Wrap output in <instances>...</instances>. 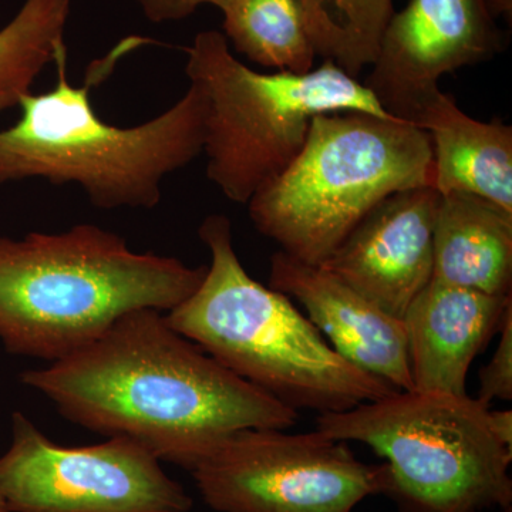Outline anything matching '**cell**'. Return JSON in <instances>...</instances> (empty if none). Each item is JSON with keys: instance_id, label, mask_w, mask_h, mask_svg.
I'll return each mask as SVG.
<instances>
[{"instance_id": "ffe728a7", "label": "cell", "mask_w": 512, "mask_h": 512, "mask_svg": "<svg viewBox=\"0 0 512 512\" xmlns=\"http://www.w3.org/2000/svg\"><path fill=\"white\" fill-rule=\"evenodd\" d=\"M143 10L146 18L153 23L178 22L187 19L204 5H217L220 0H134ZM311 19V0H303ZM313 33V32H312ZM315 39V37H313Z\"/></svg>"}, {"instance_id": "6da1fadb", "label": "cell", "mask_w": 512, "mask_h": 512, "mask_svg": "<svg viewBox=\"0 0 512 512\" xmlns=\"http://www.w3.org/2000/svg\"><path fill=\"white\" fill-rule=\"evenodd\" d=\"M20 380L64 419L134 441L187 471L235 431L289 430L299 420L154 309L128 313L86 348Z\"/></svg>"}, {"instance_id": "4fadbf2b", "label": "cell", "mask_w": 512, "mask_h": 512, "mask_svg": "<svg viewBox=\"0 0 512 512\" xmlns=\"http://www.w3.org/2000/svg\"><path fill=\"white\" fill-rule=\"evenodd\" d=\"M511 295L431 279L403 315L413 392L467 394L474 359L500 329Z\"/></svg>"}, {"instance_id": "d6986e66", "label": "cell", "mask_w": 512, "mask_h": 512, "mask_svg": "<svg viewBox=\"0 0 512 512\" xmlns=\"http://www.w3.org/2000/svg\"><path fill=\"white\" fill-rule=\"evenodd\" d=\"M498 333L497 348L478 375L477 400L485 407H490L495 400H512V303L504 313Z\"/></svg>"}, {"instance_id": "8fae6325", "label": "cell", "mask_w": 512, "mask_h": 512, "mask_svg": "<svg viewBox=\"0 0 512 512\" xmlns=\"http://www.w3.org/2000/svg\"><path fill=\"white\" fill-rule=\"evenodd\" d=\"M440 192L431 185L390 195L323 262V269L402 319L433 278Z\"/></svg>"}, {"instance_id": "5b68a950", "label": "cell", "mask_w": 512, "mask_h": 512, "mask_svg": "<svg viewBox=\"0 0 512 512\" xmlns=\"http://www.w3.org/2000/svg\"><path fill=\"white\" fill-rule=\"evenodd\" d=\"M433 180L423 128L360 111L319 114L295 160L249 200V218L279 251L319 266L380 202Z\"/></svg>"}, {"instance_id": "9c48e42d", "label": "cell", "mask_w": 512, "mask_h": 512, "mask_svg": "<svg viewBox=\"0 0 512 512\" xmlns=\"http://www.w3.org/2000/svg\"><path fill=\"white\" fill-rule=\"evenodd\" d=\"M160 463L123 437L59 446L15 412L12 443L0 457V498L10 512L191 511V495Z\"/></svg>"}, {"instance_id": "52a82bcc", "label": "cell", "mask_w": 512, "mask_h": 512, "mask_svg": "<svg viewBox=\"0 0 512 512\" xmlns=\"http://www.w3.org/2000/svg\"><path fill=\"white\" fill-rule=\"evenodd\" d=\"M488 410L468 394L394 392L318 414L316 430L383 458L384 495L400 512L504 510L512 507V451L495 436Z\"/></svg>"}, {"instance_id": "30bf717a", "label": "cell", "mask_w": 512, "mask_h": 512, "mask_svg": "<svg viewBox=\"0 0 512 512\" xmlns=\"http://www.w3.org/2000/svg\"><path fill=\"white\" fill-rule=\"evenodd\" d=\"M500 45L484 0H410L387 20L363 84L384 113L417 124L444 74L491 59Z\"/></svg>"}, {"instance_id": "ac0fdd59", "label": "cell", "mask_w": 512, "mask_h": 512, "mask_svg": "<svg viewBox=\"0 0 512 512\" xmlns=\"http://www.w3.org/2000/svg\"><path fill=\"white\" fill-rule=\"evenodd\" d=\"M393 0H311L313 37L319 56L359 76L375 60Z\"/></svg>"}, {"instance_id": "44dd1931", "label": "cell", "mask_w": 512, "mask_h": 512, "mask_svg": "<svg viewBox=\"0 0 512 512\" xmlns=\"http://www.w3.org/2000/svg\"><path fill=\"white\" fill-rule=\"evenodd\" d=\"M491 427L498 440L512 451V412L510 409L488 410Z\"/></svg>"}, {"instance_id": "8992f818", "label": "cell", "mask_w": 512, "mask_h": 512, "mask_svg": "<svg viewBox=\"0 0 512 512\" xmlns=\"http://www.w3.org/2000/svg\"><path fill=\"white\" fill-rule=\"evenodd\" d=\"M185 73L204 99L207 177L237 204L247 205L284 173L313 117L340 111L390 117L365 84L332 60L303 74L256 72L234 56L218 30L194 37Z\"/></svg>"}, {"instance_id": "2e32d148", "label": "cell", "mask_w": 512, "mask_h": 512, "mask_svg": "<svg viewBox=\"0 0 512 512\" xmlns=\"http://www.w3.org/2000/svg\"><path fill=\"white\" fill-rule=\"evenodd\" d=\"M229 46L252 63L303 74L319 56L303 0H220Z\"/></svg>"}, {"instance_id": "7c38bea8", "label": "cell", "mask_w": 512, "mask_h": 512, "mask_svg": "<svg viewBox=\"0 0 512 512\" xmlns=\"http://www.w3.org/2000/svg\"><path fill=\"white\" fill-rule=\"evenodd\" d=\"M269 288L301 303L343 359L399 392H413L406 329L322 266L303 264L282 251L269 265Z\"/></svg>"}, {"instance_id": "cb8c5ba5", "label": "cell", "mask_w": 512, "mask_h": 512, "mask_svg": "<svg viewBox=\"0 0 512 512\" xmlns=\"http://www.w3.org/2000/svg\"><path fill=\"white\" fill-rule=\"evenodd\" d=\"M501 512H512V507L504 508Z\"/></svg>"}, {"instance_id": "603a6c76", "label": "cell", "mask_w": 512, "mask_h": 512, "mask_svg": "<svg viewBox=\"0 0 512 512\" xmlns=\"http://www.w3.org/2000/svg\"><path fill=\"white\" fill-rule=\"evenodd\" d=\"M0 512H10L6 504L3 503L2 498H0Z\"/></svg>"}, {"instance_id": "7402d4cb", "label": "cell", "mask_w": 512, "mask_h": 512, "mask_svg": "<svg viewBox=\"0 0 512 512\" xmlns=\"http://www.w3.org/2000/svg\"><path fill=\"white\" fill-rule=\"evenodd\" d=\"M484 2L490 12L493 13L494 18H497V16L511 18L512 0H484Z\"/></svg>"}, {"instance_id": "3957f363", "label": "cell", "mask_w": 512, "mask_h": 512, "mask_svg": "<svg viewBox=\"0 0 512 512\" xmlns=\"http://www.w3.org/2000/svg\"><path fill=\"white\" fill-rule=\"evenodd\" d=\"M198 235L211 264L200 288L164 315L175 332L296 412H346L399 392L343 359L291 298L248 274L228 217L208 215Z\"/></svg>"}, {"instance_id": "e0dca14e", "label": "cell", "mask_w": 512, "mask_h": 512, "mask_svg": "<svg viewBox=\"0 0 512 512\" xmlns=\"http://www.w3.org/2000/svg\"><path fill=\"white\" fill-rule=\"evenodd\" d=\"M70 12L72 0H25L0 29V113L19 107L43 70L67 52Z\"/></svg>"}, {"instance_id": "ba28073f", "label": "cell", "mask_w": 512, "mask_h": 512, "mask_svg": "<svg viewBox=\"0 0 512 512\" xmlns=\"http://www.w3.org/2000/svg\"><path fill=\"white\" fill-rule=\"evenodd\" d=\"M190 473L217 512H355L387 488L384 463H363L319 430L235 431Z\"/></svg>"}, {"instance_id": "277c9868", "label": "cell", "mask_w": 512, "mask_h": 512, "mask_svg": "<svg viewBox=\"0 0 512 512\" xmlns=\"http://www.w3.org/2000/svg\"><path fill=\"white\" fill-rule=\"evenodd\" d=\"M55 66V87L23 97L20 119L0 130V185L39 178L77 185L100 210L157 207L165 178L204 151L200 90L190 84L154 119L117 127L100 119L87 87L69 82L67 52Z\"/></svg>"}, {"instance_id": "5bb4252c", "label": "cell", "mask_w": 512, "mask_h": 512, "mask_svg": "<svg viewBox=\"0 0 512 512\" xmlns=\"http://www.w3.org/2000/svg\"><path fill=\"white\" fill-rule=\"evenodd\" d=\"M417 127L433 146V187L440 194L463 192L512 214V127L478 121L440 92L421 111Z\"/></svg>"}, {"instance_id": "7a4b0ae2", "label": "cell", "mask_w": 512, "mask_h": 512, "mask_svg": "<svg viewBox=\"0 0 512 512\" xmlns=\"http://www.w3.org/2000/svg\"><path fill=\"white\" fill-rule=\"evenodd\" d=\"M205 274L207 266L133 251L92 224L20 239L0 235V342L12 355L57 362L128 313L170 312Z\"/></svg>"}, {"instance_id": "9a60e30c", "label": "cell", "mask_w": 512, "mask_h": 512, "mask_svg": "<svg viewBox=\"0 0 512 512\" xmlns=\"http://www.w3.org/2000/svg\"><path fill=\"white\" fill-rule=\"evenodd\" d=\"M433 278L488 295H511L512 214L463 194H440Z\"/></svg>"}]
</instances>
